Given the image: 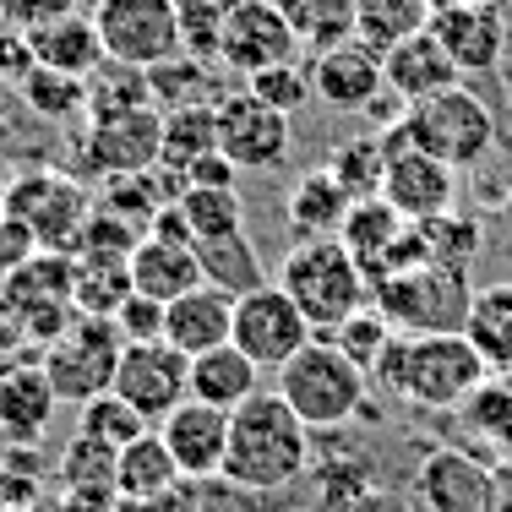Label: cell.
Returning <instances> with one entry per match:
<instances>
[{
  "instance_id": "f546056e",
  "label": "cell",
  "mask_w": 512,
  "mask_h": 512,
  "mask_svg": "<svg viewBox=\"0 0 512 512\" xmlns=\"http://www.w3.org/2000/svg\"><path fill=\"white\" fill-rule=\"evenodd\" d=\"M463 333H469V344L491 360V371H512V284L474 289Z\"/></svg>"
},
{
  "instance_id": "e0dca14e",
  "label": "cell",
  "mask_w": 512,
  "mask_h": 512,
  "mask_svg": "<svg viewBox=\"0 0 512 512\" xmlns=\"http://www.w3.org/2000/svg\"><path fill=\"white\" fill-rule=\"evenodd\" d=\"M158 442L169 447L180 480H218L224 474V447H229V409H213L202 398H186L153 425Z\"/></svg>"
},
{
  "instance_id": "277c9868",
  "label": "cell",
  "mask_w": 512,
  "mask_h": 512,
  "mask_svg": "<svg viewBox=\"0 0 512 512\" xmlns=\"http://www.w3.org/2000/svg\"><path fill=\"white\" fill-rule=\"evenodd\" d=\"M273 376H278L273 393L284 398L311 431H338V425H349L365 409V393H371V376L322 333H316L295 360L278 365Z\"/></svg>"
},
{
  "instance_id": "ffe728a7",
  "label": "cell",
  "mask_w": 512,
  "mask_h": 512,
  "mask_svg": "<svg viewBox=\"0 0 512 512\" xmlns=\"http://www.w3.org/2000/svg\"><path fill=\"white\" fill-rule=\"evenodd\" d=\"M126 273H131V289H137V295H153V300H164V306L207 278L197 246L180 240V235H164V229H148V235L131 246Z\"/></svg>"
},
{
  "instance_id": "836d02e7",
  "label": "cell",
  "mask_w": 512,
  "mask_h": 512,
  "mask_svg": "<svg viewBox=\"0 0 512 512\" xmlns=\"http://www.w3.org/2000/svg\"><path fill=\"white\" fill-rule=\"evenodd\" d=\"M278 6L295 22L300 44H306L311 55L355 33V0H278Z\"/></svg>"
},
{
  "instance_id": "ee69618b",
  "label": "cell",
  "mask_w": 512,
  "mask_h": 512,
  "mask_svg": "<svg viewBox=\"0 0 512 512\" xmlns=\"http://www.w3.org/2000/svg\"><path fill=\"white\" fill-rule=\"evenodd\" d=\"M39 251H44L39 235H33V229L22 224L17 213H6V207H0V278L22 273V267H28Z\"/></svg>"
},
{
  "instance_id": "30bf717a",
  "label": "cell",
  "mask_w": 512,
  "mask_h": 512,
  "mask_svg": "<svg viewBox=\"0 0 512 512\" xmlns=\"http://www.w3.org/2000/svg\"><path fill=\"white\" fill-rule=\"evenodd\" d=\"M382 137H387L382 197L393 202L409 224L436 218V213H453V202H458V169L442 164L436 153L414 148V142L404 137V120H398L393 131H382Z\"/></svg>"
},
{
  "instance_id": "ab89813d",
  "label": "cell",
  "mask_w": 512,
  "mask_h": 512,
  "mask_svg": "<svg viewBox=\"0 0 512 512\" xmlns=\"http://www.w3.org/2000/svg\"><path fill=\"white\" fill-rule=\"evenodd\" d=\"M22 93L39 115L50 120H71L82 104H88V77H66V71H50V66H33L22 77Z\"/></svg>"
},
{
  "instance_id": "6da1fadb",
  "label": "cell",
  "mask_w": 512,
  "mask_h": 512,
  "mask_svg": "<svg viewBox=\"0 0 512 512\" xmlns=\"http://www.w3.org/2000/svg\"><path fill=\"white\" fill-rule=\"evenodd\" d=\"M485 376L491 360L469 344V333H393V344L371 365L376 387L431 414H458Z\"/></svg>"
},
{
  "instance_id": "603a6c76",
  "label": "cell",
  "mask_w": 512,
  "mask_h": 512,
  "mask_svg": "<svg viewBox=\"0 0 512 512\" xmlns=\"http://www.w3.org/2000/svg\"><path fill=\"white\" fill-rule=\"evenodd\" d=\"M382 71H387V88L404 104H420V99H431V93L463 82V71L453 66V55L442 50V39H436L431 28L414 33L404 44H393V50L382 55Z\"/></svg>"
},
{
  "instance_id": "44dd1931",
  "label": "cell",
  "mask_w": 512,
  "mask_h": 512,
  "mask_svg": "<svg viewBox=\"0 0 512 512\" xmlns=\"http://www.w3.org/2000/svg\"><path fill=\"white\" fill-rule=\"evenodd\" d=\"M229 333H235V295L207 284V278L164 306V338L191 360L218 349V344H229Z\"/></svg>"
},
{
  "instance_id": "5bb4252c",
  "label": "cell",
  "mask_w": 512,
  "mask_h": 512,
  "mask_svg": "<svg viewBox=\"0 0 512 512\" xmlns=\"http://www.w3.org/2000/svg\"><path fill=\"white\" fill-rule=\"evenodd\" d=\"M300 50L306 44H300L295 22L284 17L278 0H235L224 22V44H218V66L251 77V71L278 66V60H300Z\"/></svg>"
},
{
  "instance_id": "b9f144b4",
  "label": "cell",
  "mask_w": 512,
  "mask_h": 512,
  "mask_svg": "<svg viewBox=\"0 0 512 512\" xmlns=\"http://www.w3.org/2000/svg\"><path fill=\"white\" fill-rule=\"evenodd\" d=\"M246 88H251L262 104H273V109H284V115H295V109L311 99V66H306V60H278V66L251 71Z\"/></svg>"
},
{
  "instance_id": "c3c4849f",
  "label": "cell",
  "mask_w": 512,
  "mask_h": 512,
  "mask_svg": "<svg viewBox=\"0 0 512 512\" xmlns=\"http://www.w3.org/2000/svg\"><path fill=\"white\" fill-rule=\"evenodd\" d=\"M496 474H502V480H496V507L491 512H512V463H496Z\"/></svg>"
},
{
  "instance_id": "484cf974",
  "label": "cell",
  "mask_w": 512,
  "mask_h": 512,
  "mask_svg": "<svg viewBox=\"0 0 512 512\" xmlns=\"http://www.w3.org/2000/svg\"><path fill=\"white\" fill-rule=\"evenodd\" d=\"M28 50H33L39 66L66 71V77H88V71H99L104 60H109L99 28H93V17H82V11H66V17L33 28L28 33Z\"/></svg>"
},
{
  "instance_id": "e575fe53",
  "label": "cell",
  "mask_w": 512,
  "mask_h": 512,
  "mask_svg": "<svg viewBox=\"0 0 512 512\" xmlns=\"http://www.w3.org/2000/svg\"><path fill=\"white\" fill-rule=\"evenodd\" d=\"M420 246H425V262H442V267H463L469 273L474 267V256H480L485 246V235H480V224H469V218H458V213H436V218H420Z\"/></svg>"
},
{
  "instance_id": "9c48e42d",
  "label": "cell",
  "mask_w": 512,
  "mask_h": 512,
  "mask_svg": "<svg viewBox=\"0 0 512 512\" xmlns=\"http://www.w3.org/2000/svg\"><path fill=\"white\" fill-rule=\"evenodd\" d=\"M235 338L262 371H278L284 360H295L300 349L316 338V327L306 322V311L284 295V284H256L246 295H235Z\"/></svg>"
},
{
  "instance_id": "83f0119b",
  "label": "cell",
  "mask_w": 512,
  "mask_h": 512,
  "mask_svg": "<svg viewBox=\"0 0 512 512\" xmlns=\"http://www.w3.org/2000/svg\"><path fill=\"white\" fill-rule=\"evenodd\" d=\"M207 153H218V109L213 104H175L164 115V148H158V164L180 180L191 164H202Z\"/></svg>"
},
{
  "instance_id": "7c38bea8",
  "label": "cell",
  "mask_w": 512,
  "mask_h": 512,
  "mask_svg": "<svg viewBox=\"0 0 512 512\" xmlns=\"http://www.w3.org/2000/svg\"><path fill=\"white\" fill-rule=\"evenodd\" d=\"M115 398H126L148 425H158L175 404L191 398V355H180L169 338H148V344H126L115 365Z\"/></svg>"
},
{
  "instance_id": "2e32d148",
  "label": "cell",
  "mask_w": 512,
  "mask_h": 512,
  "mask_svg": "<svg viewBox=\"0 0 512 512\" xmlns=\"http://www.w3.org/2000/svg\"><path fill=\"white\" fill-rule=\"evenodd\" d=\"M0 207L17 213L22 224L39 235L44 251H77V235H82V224H88V213H93L88 191L71 186V180H60V175H22L17 186L0 197Z\"/></svg>"
},
{
  "instance_id": "ba28073f",
  "label": "cell",
  "mask_w": 512,
  "mask_h": 512,
  "mask_svg": "<svg viewBox=\"0 0 512 512\" xmlns=\"http://www.w3.org/2000/svg\"><path fill=\"white\" fill-rule=\"evenodd\" d=\"M93 28H99V39H104L109 66L153 71V66H164V60L186 55L175 0H99V6H93Z\"/></svg>"
},
{
  "instance_id": "8fae6325",
  "label": "cell",
  "mask_w": 512,
  "mask_h": 512,
  "mask_svg": "<svg viewBox=\"0 0 512 512\" xmlns=\"http://www.w3.org/2000/svg\"><path fill=\"white\" fill-rule=\"evenodd\" d=\"M496 463L469 447H431L414 463V507L420 512H491L496 507Z\"/></svg>"
},
{
  "instance_id": "cb8c5ba5",
  "label": "cell",
  "mask_w": 512,
  "mask_h": 512,
  "mask_svg": "<svg viewBox=\"0 0 512 512\" xmlns=\"http://www.w3.org/2000/svg\"><path fill=\"white\" fill-rule=\"evenodd\" d=\"M404 235H409V218L398 213V207L387 202L382 191H376V197L349 202V218H344V229H338V240L355 251V262L371 273V284L382 278L387 256L398 251V240H404Z\"/></svg>"
},
{
  "instance_id": "52a82bcc",
  "label": "cell",
  "mask_w": 512,
  "mask_h": 512,
  "mask_svg": "<svg viewBox=\"0 0 512 512\" xmlns=\"http://www.w3.org/2000/svg\"><path fill=\"white\" fill-rule=\"evenodd\" d=\"M120 349H126V338H120L115 316H88L82 311L77 322H66L50 338V349H44L39 365H44V376H50L60 404H88V398H99V393L115 387Z\"/></svg>"
},
{
  "instance_id": "4fadbf2b",
  "label": "cell",
  "mask_w": 512,
  "mask_h": 512,
  "mask_svg": "<svg viewBox=\"0 0 512 512\" xmlns=\"http://www.w3.org/2000/svg\"><path fill=\"white\" fill-rule=\"evenodd\" d=\"M213 109H218V153H224L240 175H246V169H278L289 158L295 126H289L284 109L262 104L251 88L224 93Z\"/></svg>"
},
{
  "instance_id": "7402d4cb",
  "label": "cell",
  "mask_w": 512,
  "mask_h": 512,
  "mask_svg": "<svg viewBox=\"0 0 512 512\" xmlns=\"http://www.w3.org/2000/svg\"><path fill=\"white\" fill-rule=\"evenodd\" d=\"M55 387L44 376V365H6L0 371V442L6 447H33L50 431L55 414Z\"/></svg>"
},
{
  "instance_id": "f6af8a7d",
  "label": "cell",
  "mask_w": 512,
  "mask_h": 512,
  "mask_svg": "<svg viewBox=\"0 0 512 512\" xmlns=\"http://www.w3.org/2000/svg\"><path fill=\"white\" fill-rule=\"evenodd\" d=\"M77 11V0H0V28H17V33H33L44 22Z\"/></svg>"
},
{
  "instance_id": "4316f807",
  "label": "cell",
  "mask_w": 512,
  "mask_h": 512,
  "mask_svg": "<svg viewBox=\"0 0 512 512\" xmlns=\"http://www.w3.org/2000/svg\"><path fill=\"white\" fill-rule=\"evenodd\" d=\"M349 202L355 197H349L327 169H311V175H300L295 186H289L284 213H289V229H295L300 240H316V235H338V229H344Z\"/></svg>"
},
{
  "instance_id": "7dc6e473",
  "label": "cell",
  "mask_w": 512,
  "mask_h": 512,
  "mask_svg": "<svg viewBox=\"0 0 512 512\" xmlns=\"http://www.w3.org/2000/svg\"><path fill=\"white\" fill-rule=\"evenodd\" d=\"M349 512H420V507H414V496H404V491H387V485H365Z\"/></svg>"
},
{
  "instance_id": "d6986e66",
  "label": "cell",
  "mask_w": 512,
  "mask_h": 512,
  "mask_svg": "<svg viewBox=\"0 0 512 512\" xmlns=\"http://www.w3.org/2000/svg\"><path fill=\"white\" fill-rule=\"evenodd\" d=\"M431 33L442 39V50L453 55V66L463 77L491 71L507 50V22H502V11H491L485 0H447V6H436Z\"/></svg>"
},
{
  "instance_id": "60d3db41",
  "label": "cell",
  "mask_w": 512,
  "mask_h": 512,
  "mask_svg": "<svg viewBox=\"0 0 512 512\" xmlns=\"http://www.w3.org/2000/svg\"><path fill=\"white\" fill-rule=\"evenodd\" d=\"M229 6H235V0H175V11H180V44H186V55L218 60Z\"/></svg>"
},
{
  "instance_id": "5b68a950",
  "label": "cell",
  "mask_w": 512,
  "mask_h": 512,
  "mask_svg": "<svg viewBox=\"0 0 512 512\" xmlns=\"http://www.w3.org/2000/svg\"><path fill=\"white\" fill-rule=\"evenodd\" d=\"M371 306L398 327V333H463L474 306V289L463 267L420 262L371 284Z\"/></svg>"
},
{
  "instance_id": "d6a6232c",
  "label": "cell",
  "mask_w": 512,
  "mask_h": 512,
  "mask_svg": "<svg viewBox=\"0 0 512 512\" xmlns=\"http://www.w3.org/2000/svg\"><path fill=\"white\" fill-rule=\"evenodd\" d=\"M322 169H327V175H333L355 202H360V197H376V191H382V169H387V137L365 131V137L338 142V148L327 153Z\"/></svg>"
},
{
  "instance_id": "4dcf8cb0",
  "label": "cell",
  "mask_w": 512,
  "mask_h": 512,
  "mask_svg": "<svg viewBox=\"0 0 512 512\" xmlns=\"http://www.w3.org/2000/svg\"><path fill=\"white\" fill-rule=\"evenodd\" d=\"M431 11V0H355V39L387 55L393 44L431 28Z\"/></svg>"
},
{
  "instance_id": "f35d334b",
  "label": "cell",
  "mask_w": 512,
  "mask_h": 512,
  "mask_svg": "<svg viewBox=\"0 0 512 512\" xmlns=\"http://www.w3.org/2000/svg\"><path fill=\"white\" fill-rule=\"evenodd\" d=\"M142 431H148V420H142L126 398H115V393H99V398H88V404H82V436L115 447V453H120V447H131Z\"/></svg>"
},
{
  "instance_id": "3957f363",
  "label": "cell",
  "mask_w": 512,
  "mask_h": 512,
  "mask_svg": "<svg viewBox=\"0 0 512 512\" xmlns=\"http://www.w3.org/2000/svg\"><path fill=\"white\" fill-rule=\"evenodd\" d=\"M284 295L306 311V322L316 333H333L344 316H355L360 306H371V273L355 262V251L338 235H316V240H295L289 256L278 262Z\"/></svg>"
},
{
  "instance_id": "8d00e7d4",
  "label": "cell",
  "mask_w": 512,
  "mask_h": 512,
  "mask_svg": "<svg viewBox=\"0 0 512 512\" xmlns=\"http://www.w3.org/2000/svg\"><path fill=\"white\" fill-rule=\"evenodd\" d=\"M393 333H398V327L387 322V316L376 311V306H360L355 316H344V322H338L333 333H322V338H333V344L344 349V355L355 360L365 376H371V365L382 360V349L393 344Z\"/></svg>"
},
{
  "instance_id": "d590c367",
  "label": "cell",
  "mask_w": 512,
  "mask_h": 512,
  "mask_svg": "<svg viewBox=\"0 0 512 512\" xmlns=\"http://www.w3.org/2000/svg\"><path fill=\"white\" fill-rule=\"evenodd\" d=\"M202 256V273L207 284L229 289V295H246V289L262 284V256L251 251L246 235H229V240H207V246H197Z\"/></svg>"
},
{
  "instance_id": "8992f818",
  "label": "cell",
  "mask_w": 512,
  "mask_h": 512,
  "mask_svg": "<svg viewBox=\"0 0 512 512\" xmlns=\"http://www.w3.org/2000/svg\"><path fill=\"white\" fill-rule=\"evenodd\" d=\"M404 137L414 148L436 153L453 169H474L485 153L496 148V115L469 82H453V88L431 93V99L409 104L404 115Z\"/></svg>"
},
{
  "instance_id": "9a60e30c",
  "label": "cell",
  "mask_w": 512,
  "mask_h": 512,
  "mask_svg": "<svg viewBox=\"0 0 512 512\" xmlns=\"http://www.w3.org/2000/svg\"><path fill=\"white\" fill-rule=\"evenodd\" d=\"M164 148V115L153 104H126V109H93L88 131V169L93 175H142L158 164Z\"/></svg>"
},
{
  "instance_id": "d4e9b609",
  "label": "cell",
  "mask_w": 512,
  "mask_h": 512,
  "mask_svg": "<svg viewBox=\"0 0 512 512\" xmlns=\"http://www.w3.org/2000/svg\"><path fill=\"white\" fill-rule=\"evenodd\" d=\"M256 393H262V365H256L246 349L235 344V338L191 360V398H202V404L240 409Z\"/></svg>"
},
{
  "instance_id": "1f68e13d",
  "label": "cell",
  "mask_w": 512,
  "mask_h": 512,
  "mask_svg": "<svg viewBox=\"0 0 512 512\" xmlns=\"http://www.w3.org/2000/svg\"><path fill=\"white\" fill-rule=\"evenodd\" d=\"M175 207H180V218H186V229H191L197 246L246 235V207H240L235 186H186Z\"/></svg>"
},
{
  "instance_id": "74e56055",
  "label": "cell",
  "mask_w": 512,
  "mask_h": 512,
  "mask_svg": "<svg viewBox=\"0 0 512 512\" xmlns=\"http://www.w3.org/2000/svg\"><path fill=\"white\" fill-rule=\"evenodd\" d=\"M148 93H158L164 104H218L202 55H175V60H164V66H153Z\"/></svg>"
},
{
  "instance_id": "ac0fdd59",
  "label": "cell",
  "mask_w": 512,
  "mask_h": 512,
  "mask_svg": "<svg viewBox=\"0 0 512 512\" xmlns=\"http://www.w3.org/2000/svg\"><path fill=\"white\" fill-rule=\"evenodd\" d=\"M387 88V71H382V50H371L365 39H338L327 50L311 55V93L333 109H360Z\"/></svg>"
},
{
  "instance_id": "7bdbcfd3",
  "label": "cell",
  "mask_w": 512,
  "mask_h": 512,
  "mask_svg": "<svg viewBox=\"0 0 512 512\" xmlns=\"http://www.w3.org/2000/svg\"><path fill=\"white\" fill-rule=\"evenodd\" d=\"M115 327H120V338H126V344H148V338H164V300L137 295V289H131V295L115 306Z\"/></svg>"
},
{
  "instance_id": "7a4b0ae2",
  "label": "cell",
  "mask_w": 512,
  "mask_h": 512,
  "mask_svg": "<svg viewBox=\"0 0 512 512\" xmlns=\"http://www.w3.org/2000/svg\"><path fill=\"white\" fill-rule=\"evenodd\" d=\"M311 469V425L278 393H256L240 409H229V447H224V474L246 496H273L289 491Z\"/></svg>"
},
{
  "instance_id": "f1b7e54d",
  "label": "cell",
  "mask_w": 512,
  "mask_h": 512,
  "mask_svg": "<svg viewBox=\"0 0 512 512\" xmlns=\"http://www.w3.org/2000/svg\"><path fill=\"white\" fill-rule=\"evenodd\" d=\"M180 469L169 458V447L158 442V431H142L131 447H120L115 458V491L131 496V502H158L164 491H175Z\"/></svg>"
},
{
  "instance_id": "bcb514c9",
  "label": "cell",
  "mask_w": 512,
  "mask_h": 512,
  "mask_svg": "<svg viewBox=\"0 0 512 512\" xmlns=\"http://www.w3.org/2000/svg\"><path fill=\"white\" fill-rule=\"evenodd\" d=\"M33 66H39V60L28 50V33H17V28L0 33V77H28Z\"/></svg>"
}]
</instances>
